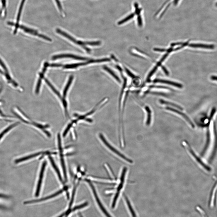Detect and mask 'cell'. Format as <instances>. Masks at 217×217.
Listing matches in <instances>:
<instances>
[{"mask_svg":"<svg viewBox=\"0 0 217 217\" xmlns=\"http://www.w3.org/2000/svg\"><path fill=\"white\" fill-rule=\"evenodd\" d=\"M57 33L68 38L75 43L80 46L84 49L88 53H90L91 52V50L90 48L88 47L87 46H89L90 47H95L100 46L101 44V41H99L83 42V41L77 40L59 29L57 30Z\"/></svg>","mask_w":217,"mask_h":217,"instance_id":"1","label":"cell"},{"mask_svg":"<svg viewBox=\"0 0 217 217\" xmlns=\"http://www.w3.org/2000/svg\"><path fill=\"white\" fill-rule=\"evenodd\" d=\"M98 137L102 143L110 151L124 160L130 163H132L133 162L132 160L127 158L124 155L120 152L114 146H113L108 140L104 134L100 133L99 134Z\"/></svg>","mask_w":217,"mask_h":217,"instance_id":"2","label":"cell"},{"mask_svg":"<svg viewBox=\"0 0 217 217\" xmlns=\"http://www.w3.org/2000/svg\"><path fill=\"white\" fill-rule=\"evenodd\" d=\"M127 169L126 168H124L123 170L120 178V182L117 188V192L116 193L114 198L113 199L112 207V208H115L117 204L120 193V192L122 189L124 182H125V175L127 172Z\"/></svg>","mask_w":217,"mask_h":217,"instance_id":"3","label":"cell"},{"mask_svg":"<svg viewBox=\"0 0 217 217\" xmlns=\"http://www.w3.org/2000/svg\"><path fill=\"white\" fill-rule=\"evenodd\" d=\"M86 180L90 185V187L92 190L93 194L94 195L96 201L100 209L102 210L103 213H104L107 216H110V214L108 213V212L106 210L104 206L103 205V204L102 203L93 184L90 180L86 179Z\"/></svg>","mask_w":217,"mask_h":217,"instance_id":"4","label":"cell"},{"mask_svg":"<svg viewBox=\"0 0 217 217\" xmlns=\"http://www.w3.org/2000/svg\"><path fill=\"white\" fill-rule=\"evenodd\" d=\"M184 144L186 147H187V148L188 150L189 151V152L191 153L192 156L194 157L196 161H197L206 170L208 171H210L211 169L209 167L205 164V163L202 161L201 159L199 158L196 154L192 150V148L190 147L189 144L187 141H185L184 142Z\"/></svg>","mask_w":217,"mask_h":217,"instance_id":"5","label":"cell"},{"mask_svg":"<svg viewBox=\"0 0 217 217\" xmlns=\"http://www.w3.org/2000/svg\"><path fill=\"white\" fill-rule=\"evenodd\" d=\"M19 28L23 30L25 32L30 34L37 36L45 40L51 41L52 40L49 38L39 33L37 31L35 30L30 28L23 25H19Z\"/></svg>","mask_w":217,"mask_h":217,"instance_id":"6","label":"cell"},{"mask_svg":"<svg viewBox=\"0 0 217 217\" xmlns=\"http://www.w3.org/2000/svg\"><path fill=\"white\" fill-rule=\"evenodd\" d=\"M96 63L97 60L96 59H89L84 63L68 64L64 65H63L62 67H63L64 68L66 69H74L76 68L79 66H86L89 64L90 65L93 64H96Z\"/></svg>","mask_w":217,"mask_h":217,"instance_id":"7","label":"cell"},{"mask_svg":"<svg viewBox=\"0 0 217 217\" xmlns=\"http://www.w3.org/2000/svg\"><path fill=\"white\" fill-rule=\"evenodd\" d=\"M46 164V161H44L42 164V167H41L39 175V180L37 184V189L35 194L36 197H38L40 193L41 185V184H42L44 172Z\"/></svg>","mask_w":217,"mask_h":217,"instance_id":"8","label":"cell"},{"mask_svg":"<svg viewBox=\"0 0 217 217\" xmlns=\"http://www.w3.org/2000/svg\"><path fill=\"white\" fill-rule=\"evenodd\" d=\"M166 110L174 112L175 113H176L177 114L179 115L183 118L185 120L189 123V124L193 128H194V124L192 122L191 120L189 118L187 115H185L184 113L183 112L180 111L177 109L173 108L172 107H167L165 108Z\"/></svg>","mask_w":217,"mask_h":217,"instance_id":"9","label":"cell"},{"mask_svg":"<svg viewBox=\"0 0 217 217\" xmlns=\"http://www.w3.org/2000/svg\"><path fill=\"white\" fill-rule=\"evenodd\" d=\"M65 188L63 189H62L55 193L54 194H53L49 196H47L46 197L42 199L34 200L25 201V202H24V204H31L46 201L47 200L49 199L56 197V196L64 192V191L65 190Z\"/></svg>","mask_w":217,"mask_h":217,"instance_id":"10","label":"cell"},{"mask_svg":"<svg viewBox=\"0 0 217 217\" xmlns=\"http://www.w3.org/2000/svg\"><path fill=\"white\" fill-rule=\"evenodd\" d=\"M64 58H70L77 60H83L88 59L86 58L77 56L71 54H61L55 55L52 57V59L53 60H55L57 59Z\"/></svg>","mask_w":217,"mask_h":217,"instance_id":"11","label":"cell"},{"mask_svg":"<svg viewBox=\"0 0 217 217\" xmlns=\"http://www.w3.org/2000/svg\"><path fill=\"white\" fill-rule=\"evenodd\" d=\"M58 145H59V151L60 153L61 161V166H62V168L63 169L64 175V177L66 181H67V177L66 172V167H65L64 161V158L63 150H62V148L61 143H59Z\"/></svg>","mask_w":217,"mask_h":217,"instance_id":"12","label":"cell"},{"mask_svg":"<svg viewBox=\"0 0 217 217\" xmlns=\"http://www.w3.org/2000/svg\"><path fill=\"white\" fill-rule=\"evenodd\" d=\"M103 69L106 71L107 72V73L114 79L118 83H121V80L120 79L116 74L115 73V72L112 70L107 66H103Z\"/></svg>","mask_w":217,"mask_h":217,"instance_id":"13","label":"cell"},{"mask_svg":"<svg viewBox=\"0 0 217 217\" xmlns=\"http://www.w3.org/2000/svg\"><path fill=\"white\" fill-rule=\"evenodd\" d=\"M189 46L193 48H200L208 49H213L215 46L213 45H206L204 44H191L189 45Z\"/></svg>","mask_w":217,"mask_h":217,"instance_id":"14","label":"cell"},{"mask_svg":"<svg viewBox=\"0 0 217 217\" xmlns=\"http://www.w3.org/2000/svg\"><path fill=\"white\" fill-rule=\"evenodd\" d=\"M42 153L41 152L37 153L32 155H30V156L23 158L17 159L15 160V163H18L27 160L31 158H32L42 154Z\"/></svg>","mask_w":217,"mask_h":217,"instance_id":"15","label":"cell"},{"mask_svg":"<svg viewBox=\"0 0 217 217\" xmlns=\"http://www.w3.org/2000/svg\"><path fill=\"white\" fill-rule=\"evenodd\" d=\"M155 82H159L161 83L167 84L175 87H177L179 88H182V86L177 83H175L172 81H171L167 80H163L161 79H156L154 81Z\"/></svg>","mask_w":217,"mask_h":217,"instance_id":"16","label":"cell"},{"mask_svg":"<svg viewBox=\"0 0 217 217\" xmlns=\"http://www.w3.org/2000/svg\"><path fill=\"white\" fill-rule=\"evenodd\" d=\"M214 123L213 125V130L215 137V142L213 153L211 158V161L213 160L215 156L217 149V133Z\"/></svg>","mask_w":217,"mask_h":217,"instance_id":"17","label":"cell"},{"mask_svg":"<svg viewBox=\"0 0 217 217\" xmlns=\"http://www.w3.org/2000/svg\"><path fill=\"white\" fill-rule=\"evenodd\" d=\"M160 102L161 104L163 105H164L170 106H171L174 107L175 108H177L180 110H183V108L180 107V106L174 104V103L168 102V101H165L163 100H160Z\"/></svg>","mask_w":217,"mask_h":217,"instance_id":"18","label":"cell"},{"mask_svg":"<svg viewBox=\"0 0 217 217\" xmlns=\"http://www.w3.org/2000/svg\"><path fill=\"white\" fill-rule=\"evenodd\" d=\"M49 158L51 163L53 167L57 174L59 180L61 182H62V179L61 175L59 171L56 166L54 160L53 158L50 156H49Z\"/></svg>","mask_w":217,"mask_h":217,"instance_id":"19","label":"cell"},{"mask_svg":"<svg viewBox=\"0 0 217 217\" xmlns=\"http://www.w3.org/2000/svg\"><path fill=\"white\" fill-rule=\"evenodd\" d=\"M210 141V131L208 129L207 132V138H206V142L205 147L203 151L201 154V156H204L206 151L208 148Z\"/></svg>","mask_w":217,"mask_h":217,"instance_id":"20","label":"cell"},{"mask_svg":"<svg viewBox=\"0 0 217 217\" xmlns=\"http://www.w3.org/2000/svg\"><path fill=\"white\" fill-rule=\"evenodd\" d=\"M144 108L147 114L146 124L147 126H149L151 123V111L150 108L148 106H146Z\"/></svg>","mask_w":217,"mask_h":217,"instance_id":"21","label":"cell"},{"mask_svg":"<svg viewBox=\"0 0 217 217\" xmlns=\"http://www.w3.org/2000/svg\"><path fill=\"white\" fill-rule=\"evenodd\" d=\"M25 0H23V1L21 4H20V8L19 10V11L18 12V16H17V23L15 25V26H16L15 29H17L18 28V27L19 25H18V23L20 20V16H21V13H22L23 8V7L24 6V4L25 3Z\"/></svg>","mask_w":217,"mask_h":217,"instance_id":"22","label":"cell"},{"mask_svg":"<svg viewBox=\"0 0 217 217\" xmlns=\"http://www.w3.org/2000/svg\"><path fill=\"white\" fill-rule=\"evenodd\" d=\"M74 78V77L73 76H70L69 78L67 83L64 91L63 96L64 99L66 96L67 91L72 81H73Z\"/></svg>","mask_w":217,"mask_h":217,"instance_id":"23","label":"cell"},{"mask_svg":"<svg viewBox=\"0 0 217 217\" xmlns=\"http://www.w3.org/2000/svg\"><path fill=\"white\" fill-rule=\"evenodd\" d=\"M19 124V122H17L13 124L11 126H9L4 130L1 134H0V140H1L2 137L4 136L6 132H8L10 130H11L13 128L16 127L17 125H18Z\"/></svg>","mask_w":217,"mask_h":217,"instance_id":"24","label":"cell"},{"mask_svg":"<svg viewBox=\"0 0 217 217\" xmlns=\"http://www.w3.org/2000/svg\"><path fill=\"white\" fill-rule=\"evenodd\" d=\"M44 79L46 83L51 88L53 91L58 96V97L61 99V98L60 94L59 92L55 88L54 86L46 78H44Z\"/></svg>","mask_w":217,"mask_h":217,"instance_id":"25","label":"cell"},{"mask_svg":"<svg viewBox=\"0 0 217 217\" xmlns=\"http://www.w3.org/2000/svg\"><path fill=\"white\" fill-rule=\"evenodd\" d=\"M125 199L126 200V201L127 203V204L129 208V209L131 212V213L132 215H134V216H136V213L135 212H134V210L132 209V206L130 203V201L125 196Z\"/></svg>","mask_w":217,"mask_h":217,"instance_id":"26","label":"cell"},{"mask_svg":"<svg viewBox=\"0 0 217 217\" xmlns=\"http://www.w3.org/2000/svg\"><path fill=\"white\" fill-rule=\"evenodd\" d=\"M134 16H135V14L132 13L131 14V15L129 16H127L126 18H125L123 20H121V21H119L118 23V25H122V24L126 22L127 21H128V20H129L133 18L134 17Z\"/></svg>","mask_w":217,"mask_h":217,"instance_id":"27","label":"cell"},{"mask_svg":"<svg viewBox=\"0 0 217 217\" xmlns=\"http://www.w3.org/2000/svg\"><path fill=\"white\" fill-rule=\"evenodd\" d=\"M88 205V203L87 202H86L80 205L77 206L70 211V212L74 211L76 210L83 208L84 207H86V206H87Z\"/></svg>","mask_w":217,"mask_h":217,"instance_id":"28","label":"cell"},{"mask_svg":"<svg viewBox=\"0 0 217 217\" xmlns=\"http://www.w3.org/2000/svg\"><path fill=\"white\" fill-rule=\"evenodd\" d=\"M78 185V184H77V185L75 186V187L74 188V189L73 192H72L71 199V201H70V202L69 204V207L70 208L72 204H73L74 200V198L75 197L76 192V188H77V187Z\"/></svg>","mask_w":217,"mask_h":217,"instance_id":"29","label":"cell"},{"mask_svg":"<svg viewBox=\"0 0 217 217\" xmlns=\"http://www.w3.org/2000/svg\"><path fill=\"white\" fill-rule=\"evenodd\" d=\"M0 66L3 69V71L7 73H9L7 67L2 60L0 58Z\"/></svg>","mask_w":217,"mask_h":217,"instance_id":"30","label":"cell"},{"mask_svg":"<svg viewBox=\"0 0 217 217\" xmlns=\"http://www.w3.org/2000/svg\"><path fill=\"white\" fill-rule=\"evenodd\" d=\"M75 121V120H74L70 124H69L68 126V127L65 130L63 134V136L64 137H65L66 136L67 132L70 129L72 125H73V124L76 123V121Z\"/></svg>","mask_w":217,"mask_h":217,"instance_id":"31","label":"cell"},{"mask_svg":"<svg viewBox=\"0 0 217 217\" xmlns=\"http://www.w3.org/2000/svg\"><path fill=\"white\" fill-rule=\"evenodd\" d=\"M42 78H39V79L37 83V86L36 87V88L35 90L36 93L37 94H38L39 92L40 88L41 83V81H42Z\"/></svg>","mask_w":217,"mask_h":217,"instance_id":"32","label":"cell"},{"mask_svg":"<svg viewBox=\"0 0 217 217\" xmlns=\"http://www.w3.org/2000/svg\"><path fill=\"white\" fill-rule=\"evenodd\" d=\"M134 6L136 8V13L138 15H139L141 10L139 8L138 4L137 3H135L134 4Z\"/></svg>","mask_w":217,"mask_h":217,"instance_id":"33","label":"cell"},{"mask_svg":"<svg viewBox=\"0 0 217 217\" xmlns=\"http://www.w3.org/2000/svg\"><path fill=\"white\" fill-rule=\"evenodd\" d=\"M55 1H56L57 4L58 6V8L61 12H62L63 11V8L62 7L61 5V3H60L59 0H55Z\"/></svg>","mask_w":217,"mask_h":217,"instance_id":"34","label":"cell"},{"mask_svg":"<svg viewBox=\"0 0 217 217\" xmlns=\"http://www.w3.org/2000/svg\"><path fill=\"white\" fill-rule=\"evenodd\" d=\"M216 111V108H213L211 112V114L210 116V117L209 119V123H210L211 119H212L213 117V116Z\"/></svg>","mask_w":217,"mask_h":217,"instance_id":"35","label":"cell"},{"mask_svg":"<svg viewBox=\"0 0 217 217\" xmlns=\"http://www.w3.org/2000/svg\"><path fill=\"white\" fill-rule=\"evenodd\" d=\"M63 65H62L59 64H49L48 67L50 66L51 67H62Z\"/></svg>","mask_w":217,"mask_h":217,"instance_id":"36","label":"cell"},{"mask_svg":"<svg viewBox=\"0 0 217 217\" xmlns=\"http://www.w3.org/2000/svg\"><path fill=\"white\" fill-rule=\"evenodd\" d=\"M138 23L139 25L141 27L142 25V20L141 17L140 15H139L138 17Z\"/></svg>","mask_w":217,"mask_h":217,"instance_id":"37","label":"cell"},{"mask_svg":"<svg viewBox=\"0 0 217 217\" xmlns=\"http://www.w3.org/2000/svg\"><path fill=\"white\" fill-rule=\"evenodd\" d=\"M35 126H36L38 128H40L41 129H43L45 128H46V126H43V125L39 124H37V123H34L33 124Z\"/></svg>","mask_w":217,"mask_h":217,"instance_id":"38","label":"cell"},{"mask_svg":"<svg viewBox=\"0 0 217 217\" xmlns=\"http://www.w3.org/2000/svg\"><path fill=\"white\" fill-rule=\"evenodd\" d=\"M9 198V196L4 194H0V198L4 199H8Z\"/></svg>","mask_w":217,"mask_h":217,"instance_id":"39","label":"cell"},{"mask_svg":"<svg viewBox=\"0 0 217 217\" xmlns=\"http://www.w3.org/2000/svg\"><path fill=\"white\" fill-rule=\"evenodd\" d=\"M211 78L212 80L217 81V76H211Z\"/></svg>","mask_w":217,"mask_h":217,"instance_id":"40","label":"cell"},{"mask_svg":"<svg viewBox=\"0 0 217 217\" xmlns=\"http://www.w3.org/2000/svg\"><path fill=\"white\" fill-rule=\"evenodd\" d=\"M154 50L156 51H160V52H163L165 51V49H158V48H155L154 49Z\"/></svg>","mask_w":217,"mask_h":217,"instance_id":"41","label":"cell"},{"mask_svg":"<svg viewBox=\"0 0 217 217\" xmlns=\"http://www.w3.org/2000/svg\"><path fill=\"white\" fill-rule=\"evenodd\" d=\"M162 69L163 71H164L165 74H166L167 75H168L169 73L168 71L166 70V69L164 67H163Z\"/></svg>","mask_w":217,"mask_h":217,"instance_id":"42","label":"cell"},{"mask_svg":"<svg viewBox=\"0 0 217 217\" xmlns=\"http://www.w3.org/2000/svg\"><path fill=\"white\" fill-rule=\"evenodd\" d=\"M0 209H5V208L3 206L0 205Z\"/></svg>","mask_w":217,"mask_h":217,"instance_id":"43","label":"cell"},{"mask_svg":"<svg viewBox=\"0 0 217 217\" xmlns=\"http://www.w3.org/2000/svg\"><path fill=\"white\" fill-rule=\"evenodd\" d=\"M216 6L217 7V3L216 4Z\"/></svg>","mask_w":217,"mask_h":217,"instance_id":"44","label":"cell"}]
</instances>
